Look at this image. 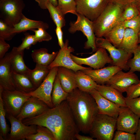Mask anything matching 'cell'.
<instances>
[{
	"label": "cell",
	"instance_id": "52a82bcc",
	"mask_svg": "<svg viewBox=\"0 0 140 140\" xmlns=\"http://www.w3.org/2000/svg\"><path fill=\"white\" fill-rule=\"evenodd\" d=\"M1 89V96L6 113L16 117L19 113L24 103L30 96L25 93L15 90L11 91Z\"/></svg>",
	"mask_w": 140,
	"mask_h": 140
},
{
	"label": "cell",
	"instance_id": "4316f807",
	"mask_svg": "<svg viewBox=\"0 0 140 140\" xmlns=\"http://www.w3.org/2000/svg\"><path fill=\"white\" fill-rule=\"evenodd\" d=\"M12 78L16 90L27 93L36 88L27 75L19 74L13 72Z\"/></svg>",
	"mask_w": 140,
	"mask_h": 140
},
{
	"label": "cell",
	"instance_id": "3957f363",
	"mask_svg": "<svg viewBox=\"0 0 140 140\" xmlns=\"http://www.w3.org/2000/svg\"><path fill=\"white\" fill-rule=\"evenodd\" d=\"M124 6L115 2H109L99 16L93 21L96 37H103L119 23Z\"/></svg>",
	"mask_w": 140,
	"mask_h": 140
},
{
	"label": "cell",
	"instance_id": "f546056e",
	"mask_svg": "<svg viewBox=\"0 0 140 140\" xmlns=\"http://www.w3.org/2000/svg\"><path fill=\"white\" fill-rule=\"evenodd\" d=\"M68 93L62 88L57 74L54 82L52 94V100L54 107L59 104L66 100Z\"/></svg>",
	"mask_w": 140,
	"mask_h": 140
},
{
	"label": "cell",
	"instance_id": "277c9868",
	"mask_svg": "<svg viewBox=\"0 0 140 140\" xmlns=\"http://www.w3.org/2000/svg\"><path fill=\"white\" fill-rule=\"evenodd\" d=\"M116 129V118L98 113L89 134L91 137L97 140H111Z\"/></svg>",
	"mask_w": 140,
	"mask_h": 140
},
{
	"label": "cell",
	"instance_id": "ffe728a7",
	"mask_svg": "<svg viewBox=\"0 0 140 140\" xmlns=\"http://www.w3.org/2000/svg\"><path fill=\"white\" fill-rule=\"evenodd\" d=\"M24 51L19 50L17 47H13L9 53V60L13 72L27 75L31 69L26 66L24 62Z\"/></svg>",
	"mask_w": 140,
	"mask_h": 140
},
{
	"label": "cell",
	"instance_id": "f1b7e54d",
	"mask_svg": "<svg viewBox=\"0 0 140 140\" xmlns=\"http://www.w3.org/2000/svg\"><path fill=\"white\" fill-rule=\"evenodd\" d=\"M125 29L122 22H120L109 31L103 37L114 46L118 48L122 40Z\"/></svg>",
	"mask_w": 140,
	"mask_h": 140
},
{
	"label": "cell",
	"instance_id": "b9f144b4",
	"mask_svg": "<svg viewBox=\"0 0 140 140\" xmlns=\"http://www.w3.org/2000/svg\"><path fill=\"white\" fill-rule=\"evenodd\" d=\"M126 96L128 99H132L140 96V80L138 83L130 86L126 92Z\"/></svg>",
	"mask_w": 140,
	"mask_h": 140
},
{
	"label": "cell",
	"instance_id": "6da1fadb",
	"mask_svg": "<svg viewBox=\"0 0 140 140\" xmlns=\"http://www.w3.org/2000/svg\"><path fill=\"white\" fill-rule=\"evenodd\" d=\"M27 125L45 127L52 132L56 140H75L79 131L66 100L49 108L36 116L23 120Z\"/></svg>",
	"mask_w": 140,
	"mask_h": 140
},
{
	"label": "cell",
	"instance_id": "d6a6232c",
	"mask_svg": "<svg viewBox=\"0 0 140 140\" xmlns=\"http://www.w3.org/2000/svg\"><path fill=\"white\" fill-rule=\"evenodd\" d=\"M140 15L136 3H130L128 4L124 5L123 10L120 19L119 23L135 18Z\"/></svg>",
	"mask_w": 140,
	"mask_h": 140
},
{
	"label": "cell",
	"instance_id": "ab89813d",
	"mask_svg": "<svg viewBox=\"0 0 140 140\" xmlns=\"http://www.w3.org/2000/svg\"><path fill=\"white\" fill-rule=\"evenodd\" d=\"M125 100L127 106L140 117V96L132 99H128L125 97Z\"/></svg>",
	"mask_w": 140,
	"mask_h": 140
},
{
	"label": "cell",
	"instance_id": "bcb514c9",
	"mask_svg": "<svg viewBox=\"0 0 140 140\" xmlns=\"http://www.w3.org/2000/svg\"><path fill=\"white\" fill-rule=\"evenodd\" d=\"M38 4L39 6L43 9H46V4L48 1L54 6H57L58 5L57 0H35Z\"/></svg>",
	"mask_w": 140,
	"mask_h": 140
},
{
	"label": "cell",
	"instance_id": "83f0119b",
	"mask_svg": "<svg viewBox=\"0 0 140 140\" xmlns=\"http://www.w3.org/2000/svg\"><path fill=\"white\" fill-rule=\"evenodd\" d=\"M50 69L48 66L36 64L35 68L31 69L27 75L37 88L47 76Z\"/></svg>",
	"mask_w": 140,
	"mask_h": 140
},
{
	"label": "cell",
	"instance_id": "1f68e13d",
	"mask_svg": "<svg viewBox=\"0 0 140 140\" xmlns=\"http://www.w3.org/2000/svg\"><path fill=\"white\" fill-rule=\"evenodd\" d=\"M36 133L26 138L27 140H56L51 131L46 127L37 125Z\"/></svg>",
	"mask_w": 140,
	"mask_h": 140
},
{
	"label": "cell",
	"instance_id": "8d00e7d4",
	"mask_svg": "<svg viewBox=\"0 0 140 140\" xmlns=\"http://www.w3.org/2000/svg\"><path fill=\"white\" fill-rule=\"evenodd\" d=\"M13 27L8 24L0 19V37L5 40H11L16 35Z\"/></svg>",
	"mask_w": 140,
	"mask_h": 140
},
{
	"label": "cell",
	"instance_id": "44dd1931",
	"mask_svg": "<svg viewBox=\"0 0 140 140\" xmlns=\"http://www.w3.org/2000/svg\"><path fill=\"white\" fill-rule=\"evenodd\" d=\"M95 89L104 98L120 107H127L122 93L110 86L97 84Z\"/></svg>",
	"mask_w": 140,
	"mask_h": 140
},
{
	"label": "cell",
	"instance_id": "d4e9b609",
	"mask_svg": "<svg viewBox=\"0 0 140 140\" xmlns=\"http://www.w3.org/2000/svg\"><path fill=\"white\" fill-rule=\"evenodd\" d=\"M58 52H53L49 53L47 49L41 48L33 50L31 56L34 62L36 64L48 66L55 58Z\"/></svg>",
	"mask_w": 140,
	"mask_h": 140
},
{
	"label": "cell",
	"instance_id": "7dc6e473",
	"mask_svg": "<svg viewBox=\"0 0 140 140\" xmlns=\"http://www.w3.org/2000/svg\"><path fill=\"white\" fill-rule=\"evenodd\" d=\"M109 2H115L123 5L130 3H136L140 1V0H109Z\"/></svg>",
	"mask_w": 140,
	"mask_h": 140
},
{
	"label": "cell",
	"instance_id": "30bf717a",
	"mask_svg": "<svg viewBox=\"0 0 140 140\" xmlns=\"http://www.w3.org/2000/svg\"><path fill=\"white\" fill-rule=\"evenodd\" d=\"M76 12L93 21L100 15L109 2V0H75Z\"/></svg>",
	"mask_w": 140,
	"mask_h": 140
},
{
	"label": "cell",
	"instance_id": "8992f818",
	"mask_svg": "<svg viewBox=\"0 0 140 140\" xmlns=\"http://www.w3.org/2000/svg\"><path fill=\"white\" fill-rule=\"evenodd\" d=\"M76 16V21L71 22L69 23V32L73 34L77 31L82 32L87 39L85 43L84 48L85 49L91 48L92 53L95 52L97 48L96 44V37L94 32L93 21L78 13Z\"/></svg>",
	"mask_w": 140,
	"mask_h": 140
},
{
	"label": "cell",
	"instance_id": "8fae6325",
	"mask_svg": "<svg viewBox=\"0 0 140 140\" xmlns=\"http://www.w3.org/2000/svg\"><path fill=\"white\" fill-rule=\"evenodd\" d=\"M64 43V47L59 50L54 59L48 66L49 68L51 69L55 67H62L71 69L75 72L88 69L89 67L79 65L73 60L71 54L74 51V50L68 46V40L66 39Z\"/></svg>",
	"mask_w": 140,
	"mask_h": 140
},
{
	"label": "cell",
	"instance_id": "681fc988",
	"mask_svg": "<svg viewBox=\"0 0 140 140\" xmlns=\"http://www.w3.org/2000/svg\"><path fill=\"white\" fill-rule=\"evenodd\" d=\"M135 135L136 140H140V118L139 121L137 129Z\"/></svg>",
	"mask_w": 140,
	"mask_h": 140
},
{
	"label": "cell",
	"instance_id": "2e32d148",
	"mask_svg": "<svg viewBox=\"0 0 140 140\" xmlns=\"http://www.w3.org/2000/svg\"><path fill=\"white\" fill-rule=\"evenodd\" d=\"M50 108L44 102L37 98L31 96L24 103L16 117L21 121L39 115Z\"/></svg>",
	"mask_w": 140,
	"mask_h": 140
},
{
	"label": "cell",
	"instance_id": "e575fe53",
	"mask_svg": "<svg viewBox=\"0 0 140 140\" xmlns=\"http://www.w3.org/2000/svg\"><path fill=\"white\" fill-rule=\"evenodd\" d=\"M57 6L64 15L70 13L77 15L76 4L75 0H57Z\"/></svg>",
	"mask_w": 140,
	"mask_h": 140
},
{
	"label": "cell",
	"instance_id": "f907efd6",
	"mask_svg": "<svg viewBox=\"0 0 140 140\" xmlns=\"http://www.w3.org/2000/svg\"><path fill=\"white\" fill-rule=\"evenodd\" d=\"M138 9L140 14V1L136 3Z\"/></svg>",
	"mask_w": 140,
	"mask_h": 140
},
{
	"label": "cell",
	"instance_id": "cb8c5ba5",
	"mask_svg": "<svg viewBox=\"0 0 140 140\" xmlns=\"http://www.w3.org/2000/svg\"><path fill=\"white\" fill-rule=\"evenodd\" d=\"M49 27L48 24L41 21L35 20L27 18L24 15L19 22L15 25L14 29L16 34L32 29L43 28L46 29Z\"/></svg>",
	"mask_w": 140,
	"mask_h": 140
},
{
	"label": "cell",
	"instance_id": "60d3db41",
	"mask_svg": "<svg viewBox=\"0 0 140 140\" xmlns=\"http://www.w3.org/2000/svg\"><path fill=\"white\" fill-rule=\"evenodd\" d=\"M122 22L126 28L132 29L138 33L140 30V15L135 18Z\"/></svg>",
	"mask_w": 140,
	"mask_h": 140
},
{
	"label": "cell",
	"instance_id": "d6986e66",
	"mask_svg": "<svg viewBox=\"0 0 140 140\" xmlns=\"http://www.w3.org/2000/svg\"><path fill=\"white\" fill-rule=\"evenodd\" d=\"M122 70L119 67L112 65L97 69L89 67L81 71L89 76L97 84L103 85L107 83L115 74Z\"/></svg>",
	"mask_w": 140,
	"mask_h": 140
},
{
	"label": "cell",
	"instance_id": "7c38bea8",
	"mask_svg": "<svg viewBox=\"0 0 140 140\" xmlns=\"http://www.w3.org/2000/svg\"><path fill=\"white\" fill-rule=\"evenodd\" d=\"M71 55L73 60L77 64L87 65L94 69L102 68L107 64L113 65V63L107 50L102 48H97L94 53L87 58H80L71 53Z\"/></svg>",
	"mask_w": 140,
	"mask_h": 140
},
{
	"label": "cell",
	"instance_id": "c3c4849f",
	"mask_svg": "<svg viewBox=\"0 0 140 140\" xmlns=\"http://www.w3.org/2000/svg\"><path fill=\"white\" fill-rule=\"evenodd\" d=\"M76 139L78 140H94V138L91 136L81 135L79 133L76 134L75 135Z\"/></svg>",
	"mask_w": 140,
	"mask_h": 140
},
{
	"label": "cell",
	"instance_id": "4fadbf2b",
	"mask_svg": "<svg viewBox=\"0 0 140 140\" xmlns=\"http://www.w3.org/2000/svg\"><path fill=\"white\" fill-rule=\"evenodd\" d=\"M11 125L10 132L7 140H25L28 136L36 133L37 125H27L12 115L6 113Z\"/></svg>",
	"mask_w": 140,
	"mask_h": 140
},
{
	"label": "cell",
	"instance_id": "484cf974",
	"mask_svg": "<svg viewBox=\"0 0 140 140\" xmlns=\"http://www.w3.org/2000/svg\"><path fill=\"white\" fill-rule=\"evenodd\" d=\"M75 76L77 88L80 90L89 93L95 89L97 84L82 71L75 72Z\"/></svg>",
	"mask_w": 140,
	"mask_h": 140
},
{
	"label": "cell",
	"instance_id": "74e56055",
	"mask_svg": "<svg viewBox=\"0 0 140 140\" xmlns=\"http://www.w3.org/2000/svg\"><path fill=\"white\" fill-rule=\"evenodd\" d=\"M24 36V37L22 39V43L17 47L19 50L24 51L25 49H29L32 45H34L37 43L34 35L25 33Z\"/></svg>",
	"mask_w": 140,
	"mask_h": 140
},
{
	"label": "cell",
	"instance_id": "4dcf8cb0",
	"mask_svg": "<svg viewBox=\"0 0 140 140\" xmlns=\"http://www.w3.org/2000/svg\"><path fill=\"white\" fill-rule=\"evenodd\" d=\"M46 6L51 18L56 26L62 28L65 26L66 21L65 15L61 12L57 6H54L48 1L46 3Z\"/></svg>",
	"mask_w": 140,
	"mask_h": 140
},
{
	"label": "cell",
	"instance_id": "5b68a950",
	"mask_svg": "<svg viewBox=\"0 0 140 140\" xmlns=\"http://www.w3.org/2000/svg\"><path fill=\"white\" fill-rule=\"evenodd\" d=\"M25 6L23 0H0V19L13 27L23 16Z\"/></svg>",
	"mask_w": 140,
	"mask_h": 140
},
{
	"label": "cell",
	"instance_id": "603a6c76",
	"mask_svg": "<svg viewBox=\"0 0 140 140\" xmlns=\"http://www.w3.org/2000/svg\"><path fill=\"white\" fill-rule=\"evenodd\" d=\"M138 41V33L132 29L126 28L122 40L117 48L133 54L134 50L139 44Z\"/></svg>",
	"mask_w": 140,
	"mask_h": 140
},
{
	"label": "cell",
	"instance_id": "f35d334b",
	"mask_svg": "<svg viewBox=\"0 0 140 140\" xmlns=\"http://www.w3.org/2000/svg\"><path fill=\"white\" fill-rule=\"evenodd\" d=\"M46 30L43 28H39L30 30L34 33V35L37 42H40L43 41H48L52 39V36L47 32Z\"/></svg>",
	"mask_w": 140,
	"mask_h": 140
},
{
	"label": "cell",
	"instance_id": "5bb4252c",
	"mask_svg": "<svg viewBox=\"0 0 140 140\" xmlns=\"http://www.w3.org/2000/svg\"><path fill=\"white\" fill-rule=\"evenodd\" d=\"M140 118L127 107H120L116 119L117 130L135 133Z\"/></svg>",
	"mask_w": 140,
	"mask_h": 140
},
{
	"label": "cell",
	"instance_id": "ee69618b",
	"mask_svg": "<svg viewBox=\"0 0 140 140\" xmlns=\"http://www.w3.org/2000/svg\"><path fill=\"white\" fill-rule=\"evenodd\" d=\"M4 39L0 37V59L3 58L10 47V45Z\"/></svg>",
	"mask_w": 140,
	"mask_h": 140
},
{
	"label": "cell",
	"instance_id": "7402d4cb",
	"mask_svg": "<svg viewBox=\"0 0 140 140\" xmlns=\"http://www.w3.org/2000/svg\"><path fill=\"white\" fill-rule=\"evenodd\" d=\"M57 75L64 90L69 93L77 88L73 70L62 67H58Z\"/></svg>",
	"mask_w": 140,
	"mask_h": 140
},
{
	"label": "cell",
	"instance_id": "ac0fdd59",
	"mask_svg": "<svg viewBox=\"0 0 140 140\" xmlns=\"http://www.w3.org/2000/svg\"><path fill=\"white\" fill-rule=\"evenodd\" d=\"M13 71L9 60V53L0 59V86L3 89L16 90L12 78Z\"/></svg>",
	"mask_w": 140,
	"mask_h": 140
},
{
	"label": "cell",
	"instance_id": "836d02e7",
	"mask_svg": "<svg viewBox=\"0 0 140 140\" xmlns=\"http://www.w3.org/2000/svg\"><path fill=\"white\" fill-rule=\"evenodd\" d=\"M6 112L4 108L1 96V89L0 88V140H7L9 129L6 122Z\"/></svg>",
	"mask_w": 140,
	"mask_h": 140
},
{
	"label": "cell",
	"instance_id": "816d5d0a",
	"mask_svg": "<svg viewBox=\"0 0 140 140\" xmlns=\"http://www.w3.org/2000/svg\"><path fill=\"white\" fill-rule=\"evenodd\" d=\"M138 43L139 44H140V30L138 33Z\"/></svg>",
	"mask_w": 140,
	"mask_h": 140
},
{
	"label": "cell",
	"instance_id": "e0dca14e",
	"mask_svg": "<svg viewBox=\"0 0 140 140\" xmlns=\"http://www.w3.org/2000/svg\"><path fill=\"white\" fill-rule=\"evenodd\" d=\"M89 93L96 101L98 114L107 115L117 119L120 107L104 98L95 89Z\"/></svg>",
	"mask_w": 140,
	"mask_h": 140
},
{
	"label": "cell",
	"instance_id": "9c48e42d",
	"mask_svg": "<svg viewBox=\"0 0 140 140\" xmlns=\"http://www.w3.org/2000/svg\"><path fill=\"white\" fill-rule=\"evenodd\" d=\"M58 67L50 69L47 76L40 85L27 95L36 97L45 103L50 108L54 107L52 100V94L54 82L57 74Z\"/></svg>",
	"mask_w": 140,
	"mask_h": 140
},
{
	"label": "cell",
	"instance_id": "7bdbcfd3",
	"mask_svg": "<svg viewBox=\"0 0 140 140\" xmlns=\"http://www.w3.org/2000/svg\"><path fill=\"white\" fill-rule=\"evenodd\" d=\"M113 140H136L135 136L134 134L117 130L114 133Z\"/></svg>",
	"mask_w": 140,
	"mask_h": 140
},
{
	"label": "cell",
	"instance_id": "9a60e30c",
	"mask_svg": "<svg viewBox=\"0 0 140 140\" xmlns=\"http://www.w3.org/2000/svg\"><path fill=\"white\" fill-rule=\"evenodd\" d=\"M139 80L134 72L129 70L125 72L122 70L115 74L107 83L123 93L126 92L131 85L138 83Z\"/></svg>",
	"mask_w": 140,
	"mask_h": 140
},
{
	"label": "cell",
	"instance_id": "ba28073f",
	"mask_svg": "<svg viewBox=\"0 0 140 140\" xmlns=\"http://www.w3.org/2000/svg\"><path fill=\"white\" fill-rule=\"evenodd\" d=\"M95 42L97 48H104L108 52L113 61V65L118 66L125 71L129 70L128 62L132 57V54L116 47L103 37H96Z\"/></svg>",
	"mask_w": 140,
	"mask_h": 140
},
{
	"label": "cell",
	"instance_id": "f6af8a7d",
	"mask_svg": "<svg viewBox=\"0 0 140 140\" xmlns=\"http://www.w3.org/2000/svg\"><path fill=\"white\" fill-rule=\"evenodd\" d=\"M61 28L59 27L56 26L55 30L58 38V44L61 48L64 47L65 44L63 40V32Z\"/></svg>",
	"mask_w": 140,
	"mask_h": 140
},
{
	"label": "cell",
	"instance_id": "7a4b0ae2",
	"mask_svg": "<svg viewBox=\"0 0 140 140\" xmlns=\"http://www.w3.org/2000/svg\"><path fill=\"white\" fill-rule=\"evenodd\" d=\"M80 132L89 133L98 114L97 106L91 94L78 88L68 93L66 100Z\"/></svg>",
	"mask_w": 140,
	"mask_h": 140
},
{
	"label": "cell",
	"instance_id": "d590c367",
	"mask_svg": "<svg viewBox=\"0 0 140 140\" xmlns=\"http://www.w3.org/2000/svg\"><path fill=\"white\" fill-rule=\"evenodd\" d=\"M133 54V57L130 58L128 62L129 70L134 72H140V44L134 50Z\"/></svg>",
	"mask_w": 140,
	"mask_h": 140
}]
</instances>
